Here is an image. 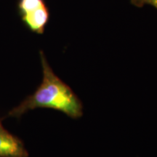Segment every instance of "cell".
<instances>
[{"label":"cell","instance_id":"obj_3","mask_svg":"<svg viewBox=\"0 0 157 157\" xmlns=\"http://www.w3.org/2000/svg\"><path fill=\"white\" fill-rule=\"evenodd\" d=\"M22 141L4 128L0 121V157H28Z\"/></svg>","mask_w":157,"mask_h":157},{"label":"cell","instance_id":"obj_4","mask_svg":"<svg viewBox=\"0 0 157 157\" xmlns=\"http://www.w3.org/2000/svg\"><path fill=\"white\" fill-rule=\"evenodd\" d=\"M132 5L137 7H143L145 5H151L157 9V0H130Z\"/></svg>","mask_w":157,"mask_h":157},{"label":"cell","instance_id":"obj_1","mask_svg":"<svg viewBox=\"0 0 157 157\" xmlns=\"http://www.w3.org/2000/svg\"><path fill=\"white\" fill-rule=\"evenodd\" d=\"M43 78L39 87L32 95L25 99L9 115L19 117L30 110L45 108L57 110L71 119L83 116V104L74 90L62 81L52 71L43 51L39 52Z\"/></svg>","mask_w":157,"mask_h":157},{"label":"cell","instance_id":"obj_2","mask_svg":"<svg viewBox=\"0 0 157 157\" xmlns=\"http://www.w3.org/2000/svg\"><path fill=\"white\" fill-rule=\"evenodd\" d=\"M17 13L22 22L32 32L43 34L50 21V10L45 0H18Z\"/></svg>","mask_w":157,"mask_h":157}]
</instances>
